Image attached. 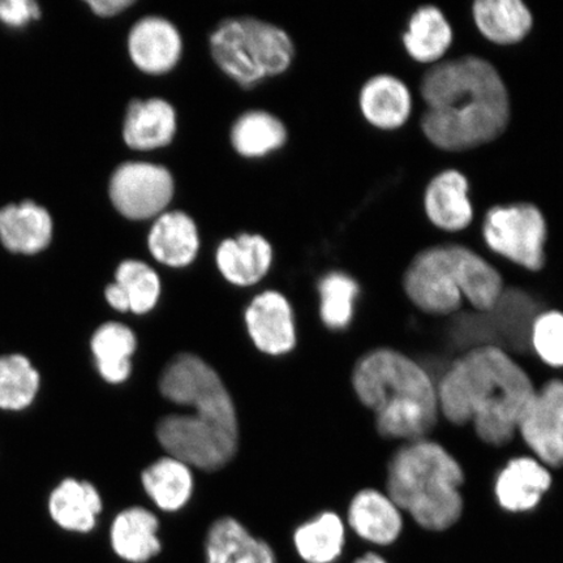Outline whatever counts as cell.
<instances>
[{
  "label": "cell",
  "mask_w": 563,
  "mask_h": 563,
  "mask_svg": "<svg viewBox=\"0 0 563 563\" xmlns=\"http://www.w3.org/2000/svg\"><path fill=\"white\" fill-rule=\"evenodd\" d=\"M408 301L422 314L448 319L467 301L474 312L493 311L505 282L487 260L463 245L431 246L413 257L404 276Z\"/></svg>",
  "instance_id": "8992f818"
},
{
  "label": "cell",
  "mask_w": 563,
  "mask_h": 563,
  "mask_svg": "<svg viewBox=\"0 0 563 563\" xmlns=\"http://www.w3.org/2000/svg\"><path fill=\"white\" fill-rule=\"evenodd\" d=\"M159 390L192 410L159 420L157 439L167 454L203 471L227 466L236 454L239 426L234 402L214 368L199 356L180 354L162 373Z\"/></svg>",
  "instance_id": "7a4b0ae2"
},
{
  "label": "cell",
  "mask_w": 563,
  "mask_h": 563,
  "mask_svg": "<svg viewBox=\"0 0 563 563\" xmlns=\"http://www.w3.org/2000/svg\"><path fill=\"white\" fill-rule=\"evenodd\" d=\"M554 483L553 471L528 453L508 457L493 476L490 490L499 510L522 516L541 508Z\"/></svg>",
  "instance_id": "8fae6325"
},
{
  "label": "cell",
  "mask_w": 563,
  "mask_h": 563,
  "mask_svg": "<svg viewBox=\"0 0 563 563\" xmlns=\"http://www.w3.org/2000/svg\"><path fill=\"white\" fill-rule=\"evenodd\" d=\"M352 563H390L387 561L384 555L378 554L376 552H367L361 555V558H357Z\"/></svg>",
  "instance_id": "d590c367"
},
{
  "label": "cell",
  "mask_w": 563,
  "mask_h": 563,
  "mask_svg": "<svg viewBox=\"0 0 563 563\" xmlns=\"http://www.w3.org/2000/svg\"><path fill=\"white\" fill-rule=\"evenodd\" d=\"M468 191V180L460 172L448 170L434 176L424 196L429 221L450 232L467 229L474 218Z\"/></svg>",
  "instance_id": "ac0fdd59"
},
{
  "label": "cell",
  "mask_w": 563,
  "mask_h": 563,
  "mask_svg": "<svg viewBox=\"0 0 563 563\" xmlns=\"http://www.w3.org/2000/svg\"><path fill=\"white\" fill-rule=\"evenodd\" d=\"M159 520L151 510L132 506L118 514L110 528V544L119 559L146 563L162 551Z\"/></svg>",
  "instance_id": "e0dca14e"
},
{
  "label": "cell",
  "mask_w": 563,
  "mask_h": 563,
  "mask_svg": "<svg viewBox=\"0 0 563 563\" xmlns=\"http://www.w3.org/2000/svg\"><path fill=\"white\" fill-rule=\"evenodd\" d=\"M40 373L30 358L0 356V410L21 411L33 404L40 390Z\"/></svg>",
  "instance_id": "f546056e"
},
{
  "label": "cell",
  "mask_w": 563,
  "mask_h": 563,
  "mask_svg": "<svg viewBox=\"0 0 563 563\" xmlns=\"http://www.w3.org/2000/svg\"><path fill=\"white\" fill-rule=\"evenodd\" d=\"M351 385L379 440L399 445L439 432L438 379L408 352L389 344L371 349L352 368Z\"/></svg>",
  "instance_id": "277c9868"
},
{
  "label": "cell",
  "mask_w": 563,
  "mask_h": 563,
  "mask_svg": "<svg viewBox=\"0 0 563 563\" xmlns=\"http://www.w3.org/2000/svg\"><path fill=\"white\" fill-rule=\"evenodd\" d=\"M453 31L443 13L433 5L413 13L404 45L408 55L419 63H438L452 46Z\"/></svg>",
  "instance_id": "83f0119b"
},
{
  "label": "cell",
  "mask_w": 563,
  "mask_h": 563,
  "mask_svg": "<svg viewBox=\"0 0 563 563\" xmlns=\"http://www.w3.org/2000/svg\"><path fill=\"white\" fill-rule=\"evenodd\" d=\"M347 527L335 511H322L294 532V547L306 563H335L346 548Z\"/></svg>",
  "instance_id": "d4e9b609"
},
{
  "label": "cell",
  "mask_w": 563,
  "mask_h": 563,
  "mask_svg": "<svg viewBox=\"0 0 563 563\" xmlns=\"http://www.w3.org/2000/svg\"><path fill=\"white\" fill-rule=\"evenodd\" d=\"M88 5L96 15L112 18L135 4L133 0H88Z\"/></svg>",
  "instance_id": "e575fe53"
},
{
  "label": "cell",
  "mask_w": 563,
  "mask_h": 563,
  "mask_svg": "<svg viewBox=\"0 0 563 563\" xmlns=\"http://www.w3.org/2000/svg\"><path fill=\"white\" fill-rule=\"evenodd\" d=\"M90 349L106 383L118 385L130 378L131 358L137 349V338L132 329L122 322H106L91 336Z\"/></svg>",
  "instance_id": "4316f807"
},
{
  "label": "cell",
  "mask_w": 563,
  "mask_h": 563,
  "mask_svg": "<svg viewBox=\"0 0 563 563\" xmlns=\"http://www.w3.org/2000/svg\"><path fill=\"white\" fill-rule=\"evenodd\" d=\"M284 123L271 112L252 110L239 117L231 130V144L245 158L265 157L286 144Z\"/></svg>",
  "instance_id": "f1b7e54d"
},
{
  "label": "cell",
  "mask_w": 563,
  "mask_h": 563,
  "mask_svg": "<svg viewBox=\"0 0 563 563\" xmlns=\"http://www.w3.org/2000/svg\"><path fill=\"white\" fill-rule=\"evenodd\" d=\"M216 264L222 277L238 287L258 284L273 264V246L258 234L224 239L216 252Z\"/></svg>",
  "instance_id": "9a60e30c"
},
{
  "label": "cell",
  "mask_w": 563,
  "mask_h": 563,
  "mask_svg": "<svg viewBox=\"0 0 563 563\" xmlns=\"http://www.w3.org/2000/svg\"><path fill=\"white\" fill-rule=\"evenodd\" d=\"M467 475L440 440L399 443L387 457L383 490L427 532H446L466 512Z\"/></svg>",
  "instance_id": "5b68a950"
},
{
  "label": "cell",
  "mask_w": 563,
  "mask_h": 563,
  "mask_svg": "<svg viewBox=\"0 0 563 563\" xmlns=\"http://www.w3.org/2000/svg\"><path fill=\"white\" fill-rule=\"evenodd\" d=\"M112 206L132 221L151 220L165 213L175 192V183L165 166L151 162H125L110 180Z\"/></svg>",
  "instance_id": "9c48e42d"
},
{
  "label": "cell",
  "mask_w": 563,
  "mask_h": 563,
  "mask_svg": "<svg viewBox=\"0 0 563 563\" xmlns=\"http://www.w3.org/2000/svg\"><path fill=\"white\" fill-rule=\"evenodd\" d=\"M253 344L266 355L280 356L297 346V328L290 301L278 291L253 298L244 314Z\"/></svg>",
  "instance_id": "7c38bea8"
},
{
  "label": "cell",
  "mask_w": 563,
  "mask_h": 563,
  "mask_svg": "<svg viewBox=\"0 0 563 563\" xmlns=\"http://www.w3.org/2000/svg\"><path fill=\"white\" fill-rule=\"evenodd\" d=\"M485 243L497 255L528 272L544 269L547 222L532 203L496 207L485 216Z\"/></svg>",
  "instance_id": "ba28073f"
},
{
  "label": "cell",
  "mask_w": 563,
  "mask_h": 563,
  "mask_svg": "<svg viewBox=\"0 0 563 563\" xmlns=\"http://www.w3.org/2000/svg\"><path fill=\"white\" fill-rule=\"evenodd\" d=\"M217 66L244 88H252L290 68L294 42L279 26L253 18L222 21L210 35Z\"/></svg>",
  "instance_id": "52a82bcc"
},
{
  "label": "cell",
  "mask_w": 563,
  "mask_h": 563,
  "mask_svg": "<svg viewBox=\"0 0 563 563\" xmlns=\"http://www.w3.org/2000/svg\"><path fill=\"white\" fill-rule=\"evenodd\" d=\"M526 453L551 471L563 470V378L541 383L518 426Z\"/></svg>",
  "instance_id": "30bf717a"
},
{
  "label": "cell",
  "mask_w": 563,
  "mask_h": 563,
  "mask_svg": "<svg viewBox=\"0 0 563 563\" xmlns=\"http://www.w3.org/2000/svg\"><path fill=\"white\" fill-rule=\"evenodd\" d=\"M528 344L545 367L563 369V311L551 308L534 316Z\"/></svg>",
  "instance_id": "d6a6232c"
},
{
  "label": "cell",
  "mask_w": 563,
  "mask_h": 563,
  "mask_svg": "<svg viewBox=\"0 0 563 563\" xmlns=\"http://www.w3.org/2000/svg\"><path fill=\"white\" fill-rule=\"evenodd\" d=\"M477 30L497 45H514L531 32L533 18L520 0H478L473 7Z\"/></svg>",
  "instance_id": "484cf974"
},
{
  "label": "cell",
  "mask_w": 563,
  "mask_h": 563,
  "mask_svg": "<svg viewBox=\"0 0 563 563\" xmlns=\"http://www.w3.org/2000/svg\"><path fill=\"white\" fill-rule=\"evenodd\" d=\"M53 238L48 211L32 201L0 210V241L7 250L23 255L44 251Z\"/></svg>",
  "instance_id": "44dd1931"
},
{
  "label": "cell",
  "mask_w": 563,
  "mask_h": 563,
  "mask_svg": "<svg viewBox=\"0 0 563 563\" xmlns=\"http://www.w3.org/2000/svg\"><path fill=\"white\" fill-rule=\"evenodd\" d=\"M48 511L63 530L88 533L97 526L102 498L93 484L66 478L52 492Z\"/></svg>",
  "instance_id": "603a6c76"
},
{
  "label": "cell",
  "mask_w": 563,
  "mask_h": 563,
  "mask_svg": "<svg viewBox=\"0 0 563 563\" xmlns=\"http://www.w3.org/2000/svg\"><path fill=\"white\" fill-rule=\"evenodd\" d=\"M147 249L162 265L174 269L186 267L199 255V229L185 211H165L153 223L147 235Z\"/></svg>",
  "instance_id": "2e32d148"
},
{
  "label": "cell",
  "mask_w": 563,
  "mask_h": 563,
  "mask_svg": "<svg viewBox=\"0 0 563 563\" xmlns=\"http://www.w3.org/2000/svg\"><path fill=\"white\" fill-rule=\"evenodd\" d=\"M145 493L162 511H179L192 497V467L167 455L146 467L141 475Z\"/></svg>",
  "instance_id": "cb8c5ba5"
},
{
  "label": "cell",
  "mask_w": 563,
  "mask_h": 563,
  "mask_svg": "<svg viewBox=\"0 0 563 563\" xmlns=\"http://www.w3.org/2000/svg\"><path fill=\"white\" fill-rule=\"evenodd\" d=\"M40 7L32 0H2L0 21L10 26H23L40 18Z\"/></svg>",
  "instance_id": "836d02e7"
},
{
  "label": "cell",
  "mask_w": 563,
  "mask_h": 563,
  "mask_svg": "<svg viewBox=\"0 0 563 563\" xmlns=\"http://www.w3.org/2000/svg\"><path fill=\"white\" fill-rule=\"evenodd\" d=\"M347 526L364 543L387 548L402 538L405 514L383 489L365 487L351 498Z\"/></svg>",
  "instance_id": "4fadbf2b"
},
{
  "label": "cell",
  "mask_w": 563,
  "mask_h": 563,
  "mask_svg": "<svg viewBox=\"0 0 563 563\" xmlns=\"http://www.w3.org/2000/svg\"><path fill=\"white\" fill-rule=\"evenodd\" d=\"M537 383L519 358L497 344H478L449 361L438 378L441 419L470 427L481 445L504 452L518 440V426Z\"/></svg>",
  "instance_id": "6da1fadb"
},
{
  "label": "cell",
  "mask_w": 563,
  "mask_h": 563,
  "mask_svg": "<svg viewBox=\"0 0 563 563\" xmlns=\"http://www.w3.org/2000/svg\"><path fill=\"white\" fill-rule=\"evenodd\" d=\"M207 563H277L273 548L232 517L217 519L206 539Z\"/></svg>",
  "instance_id": "ffe728a7"
},
{
  "label": "cell",
  "mask_w": 563,
  "mask_h": 563,
  "mask_svg": "<svg viewBox=\"0 0 563 563\" xmlns=\"http://www.w3.org/2000/svg\"><path fill=\"white\" fill-rule=\"evenodd\" d=\"M176 126V112L172 103L162 98L136 100L126 110L124 143L133 151H156L172 143Z\"/></svg>",
  "instance_id": "d6986e66"
},
{
  "label": "cell",
  "mask_w": 563,
  "mask_h": 563,
  "mask_svg": "<svg viewBox=\"0 0 563 563\" xmlns=\"http://www.w3.org/2000/svg\"><path fill=\"white\" fill-rule=\"evenodd\" d=\"M358 103L364 118L385 131L402 126L412 109L410 90L405 82L390 75H378L365 82Z\"/></svg>",
  "instance_id": "7402d4cb"
},
{
  "label": "cell",
  "mask_w": 563,
  "mask_h": 563,
  "mask_svg": "<svg viewBox=\"0 0 563 563\" xmlns=\"http://www.w3.org/2000/svg\"><path fill=\"white\" fill-rule=\"evenodd\" d=\"M427 111L421 130L434 146L464 152L501 136L510 121L508 89L477 56L438 63L421 81Z\"/></svg>",
  "instance_id": "3957f363"
},
{
  "label": "cell",
  "mask_w": 563,
  "mask_h": 563,
  "mask_svg": "<svg viewBox=\"0 0 563 563\" xmlns=\"http://www.w3.org/2000/svg\"><path fill=\"white\" fill-rule=\"evenodd\" d=\"M115 280L124 294L129 312L146 314L157 307L162 285L152 266L140 260H125L118 266Z\"/></svg>",
  "instance_id": "1f68e13d"
},
{
  "label": "cell",
  "mask_w": 563,
  "mask_h": 563,
  "mask_svg": "<svg viewBox=\"0 0 563 563\" xmlns=\"http://www.w3.org/2000/svg\"><path fill=\"white\" fill-rule=\"evenodd\" d=\"M320 317L330 330H344L355 314V302L361 294L357 282L343 272L328 273L319 284Z\"/></svg>",
  "instance_id": "4dcf8cb0"
},
{
  "label": "cell",
  "mask_w": 563,
  "mask_h": 563,
  "mask_svg": "<svg viewBox=\"0 0 563 563\" xmlns=\"http://www.w3.org/2000/svg\"><path fill=\"white\" fill-rule=\"evenodd\" d=\"M181 52V35L172 21L159 16H146L132 26L129 53L133 65L141 73H170L178 65Z\"/></svg>",
  "instance_id": "5bb4252c"
}]
</instances>
